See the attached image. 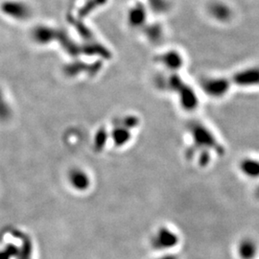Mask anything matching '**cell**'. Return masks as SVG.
I'll use <instances>...</instances> for the list:
<instances>
[{"mask_svg":"<svg viewBox=\"0 0 259 259\" xmlns=\"http://www.w3.org/2000/svg\"><path fill=\"white\" fill-rule=\"evenodd\" d=\"M179 242L180 237L176 232L167 227H161L151 238V246L154 250L166 251L174 249Z\"/></svg>","mask_w":259,"mask_h":259,"instance_id":"6da1fadb","label":"cell"},{"mask_svg":"<svg viewBox=\"0 0 259 259\" xmlns=\"http://www.w3.org/2000/svg\"><path fill=\"white\" fill-rule=\"evenodd\" d=\"M235 252L239 259H256L259 254L258 243L250 236L243 237L237 242Z\"/></svg>","mask_w":259,"mask_h":259,"instance_id":"7a4b0ae2","label":"cell"},{"mask_svg":"<svg viewBox=\"0 0 259 259\" xmlns=\"http://www.w3.org/2000/svg\"><path fill=\"white\" fill-rule=\"evenodd\" d=\"M68 182L76 191H85L91 185L90 178L81 170H73L70 172Z\"/></svg>","mask_w":259,"mask_h":259,"instance_id":"3957f363","label":"cell"},{"mask_svg":"<svg viewBox=\"0 0 259 259\" xmlns=\"http://www.w3.org/2000/svg\"><path fill=\"white\" fill-rule=\"evenodd\" d=\"M241 172L250 179L259 178V160L255 158H246L240 164Z\"/></svg>","mask_w":259,"mask_h":259,"instance_id":"277c9868","label":"cell"},{"mask_svg":"<svg viewBox=\"0 0 259 259\" xmlns=\"http://www.w3.org/2000/svg\"><path fill=\"white\" fill-rule=\"evenodd\" d=\"M155 259H178L177 258L176 255H174V254H172V253H164V254H162L161 256H159V257H157V258Z\"/></svg>","mask_w":259,"mask_h":259,"instance_id":"5b68a950","label":"cell"}]
</instances>
